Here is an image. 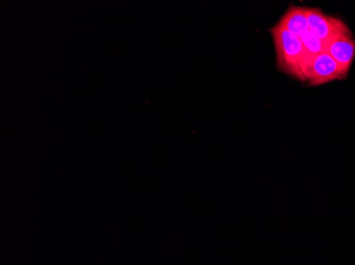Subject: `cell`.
<instances>
[{"label":"cell","mask_w":355,"mask_h":265,"mask_svg":"<svg viewBox=\"0 0 355 265\" xmlns=\"http://www.w3.org/2000/svg\"><path fill=\"white\" fill-rule=\"evenodd\" d=\"M276 49L277 68L289 77L306 82L315 57H310L298 37L289 33L280 24L269 28Z\"/></svg>","instance_id":"cell-1"},{"label":"cell","mask_w":355,"mask_h":265,"mask_svg":"<svg viewBox=\"0 0 355 265\" xmlns=\"http://www.w3.org/2000/svg\"><path fill=\"white\" fill-rule=\"evenodd\" d=\"M306 17L310 31L326 44L351 35L350 29L342 19L328 15L320 9L306 8Z\"/></svg>","instance_id":"cell-2"},{"label":"cell","mask_w":355,"mask_h":265,"mask_svg":"<svg viewBox=\"0 0 355 265\" xmlns=\"http://www.w3.org/2000/svg\"><path fill=\"white\" fill-rule=\"evenodd\" d=\"M347 75L348 73L343 71L335 60L329 53H324L313 60L306 82L313 86H318L336 80L346 79Z\"/></svg>","instance_id":"cell-3"},{"label":"cell","mask_w":355,"mask_h":265,"mask_svg":"<svg viewBox=\"0 0 355 265\" xmlns=\"http://www.w3.org/2000/svg\"><path fill=\"white\" fill-rule=\"evenodd\" d=\"M326 53L335 60L345 73H348L355 59V39L351 35L335 39L327 44Z\"/></svg>","instance_id":"cell-4"},{"label":"cell","mask_w":355,"mask_h":265,"mask_svg":"<svg viewBox=\"0 0 355 265\" xmlns=\"http://www.w3.org/2000/svg\"><path fill=\"white\" fill-rule=\"evenodd\" d=\"M283 28L300 39L304 33L310 31L309 29L308 17H306V7L302 6L289 5L284 15L278 21Z\"/></svg>","instance_id":"cell-5"},{"label":"cell","mask_w":355,"mask_h":265,"mask_svg":"<svg viewBox=\"0 0 355 265\" xmlns=\"http://www.w3.org/2000/svg\"><path fill=\"white\" fill-rule=\"evenodd\" d=\"M300 39L310 57H315L320 53H326L327 44L315 37L312 32H306L300 37Z\"/></svg>","instance_id":"cell-6"}]
</instances>
